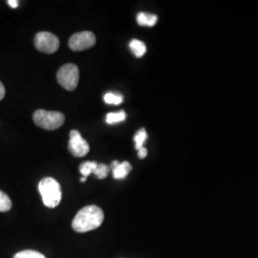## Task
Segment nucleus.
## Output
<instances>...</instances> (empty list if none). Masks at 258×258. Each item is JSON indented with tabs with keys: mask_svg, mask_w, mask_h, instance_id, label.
<instances>
[{
	"mask_svg": "<svg viewBox=\"0 0 258 258\" xmlns=\"http://www.w3.org/2000/svg\"><path fill=\"white\" fill-rule=\"evenodd\" d=\"M104 214L98 206H86L77 213L72 222V228L77 232H87L98 229L103 222Z\"/></svg>",
	"mask_w": 258,
	"mask_h": 258,
	"instance_id": "obj_1",
	"label": "nucleus"
},
{
	"mask_svg": "<svg viewBox=\"0 0 258 258\" xmlns=\"http://www.w3.org/2000/svg\"><path fill=\"white\" fill-rule=\"evenodd\" d=\"M38 189L43 203L48 208L54 209L60 203L62 196L61 186L55 179L50 177L42 179L38 184Z\"/></svg>",
	"mask_w": 258,
	"mask_h": 258,
	"instance_id": "obj_2",
	"label": "nucleus"
},
{
	"mask_svg": "<svg viewBox=\"0 0 258 258\" xmlns=\"http://www.w3.org/2000/svg\"><path fill=\"white\" fill-rule=\"evenodd\" d=\"M33 119L37 126L46 130H55L64 123L65 116L57 111L38 109L34 113Z\"/></svg>",
	"mask_w": 258,
	"mask_h": 258,
	"instance_id": "obj_3",
	"label": "nucleus"
},
{
	"mask_svg": "<svg viewBox=\"0 0 258 258\" xmlns=\"http://www.w3.org/2000/svg\"><path fill=\"white\" fill-rule=\"evenodd\" d=\"M56 79L58 83L66 90L73 91L80 81V71L77 65L68 63L60 67L57 71Z\"/></svg>",
	"mask_w": 258,
	"mask_h": 258,
	"instance_id": "obj_4",
	"label": "nucleus"
},
{
	"mask_svg": "<svg viewBox=\"0 0 258 258\" xmlns=\"http://www.w3.org/2000/svg\"><path fill=\"white\" fill-rule=\"evenodd\" d=\"M35 46L42 53L53 54L59 47V39L51 33L40 32L35 37Z\"/></svg>",
	"mask_w": 258,
	"mask_h": 258,
	"instance_id": "obj_5",
	"label": "nucleus"
},
{
	"mask_svg": "<svg viewBox=\"0 0 258 258\" xmlns=\"http://www.w3.org/2000/svg\"><path fill=\"white\" fill-rule=\"evenodd\" d=\"M96 44V37L91 32L77 33L70 37L69 47L73 51H83Z\"/></svg>",
	"mask_w": 258,
	"mask_h": 258,
	"instance_id": "obj_6",
	"label": "nucleus"
},
{
	"mask_svg": "<svg viewBox=\"0 0 258 258\" xmlns=\"http://www.w3.org/2000/svg\"><path fill=\"white\" fill-rule=\"evenodd\" d=\"M68 148L71 154L75 157L81 158L88 154L90 147L88 143L82 137L81 133L77 130H72L70 132V141L68 144Z\"/></svg>",
	"mask_w": 258,
	"mask_h": 258,
	"instance_id": "obj_7",
	"label": "nucleus"
},
{
	"mask_svg": "<svg viewBox=\"0 0 258 258\" xmlns=\"http://www.w3.org/2000/svg\"><path fill=\"white\" fill-rule=\"evenodd\" d=\"M109 167L112 170L114 179H116V180H122V179L126 178L129 172L132 170V166L128 162L119 163L118 161H113Z\"/></svg>",
	"mask_w": 258,
	"mask_h": 258,
	"instance_id": "obj_8",
	"label": "nucleus"
},
{
	"mask_svg": "<svg viewBox=\"0 0 258 258\" xmlns=\"http://www.w3.org/2000/svg\"><path fill=\"white\" fill-rule=\"evenodd\" d=\"M158 21V17L153 14L141 12L137 15V22L140 26L153 27Z\"/></svg>",
	"mask_w": 258,
	"mask_h": 258,
	"instance_id": "obj_9",
	"label": "nucleus"
},
{
	"mask_svg": "<svg viewBox=\"0 0 258 258\" xmlns=\"http://www.w3.org/2000/svg\"><path fill=\"white\" fill-rule=\"evenodd\" d=\"M129 47H130L132 53L136 55L137 57H142L143 55L147 53L146 44L143 41L138 40V39L131 40V42L129 43Z\"/></svg>",
	"mask_w": 258,
	"mask_h": 258,
	"instance_id": "obj_10",
	"label": "nucleus"
},
{
	"mask_svg": "<svg viewBox=\"0 0 258 258\" xmlns=\"http://www.w3.org/2000/svg\"><path fill=\"white\" fill-rule=\"evenodd\" d=\"M125 119H126V113L123 110H120L119 112H115V113H108L106 115L105 120L109 124H114L117 122L123 121Z\"/></svg>",
	"mask_w": 258,
	"mask_h": 258,
	"instance_id": "obj_11",
	"label": "nucleus"
},
{
	"mask_svg": "<svg viewBox=\"0 0 258 258\" xmlns=\"http://www.w3.org/2000/svg\"><path fill=\"white\" fill-rule=\"evenodd\" d=\"M148 139V133L145 128H141L134 136V142H135V148L140 150L141 148H144V145Z\"/></svg>",
	"mask_w": 258,
	"mask_h": 258,
	"instance_id": "obj_12",
	"label": "nucleus"
},
{
	"mask_svg": "<svg viewBox=\"0 0 258 258\" xmlns=\"http://www.w3.org/2000/svg\"><path fill=\"white\" fill-rule=\"evenodd\" d=\"M97 166L98 164L96 162H84L80 166V172L83 177L87 178L90 174L94 173Z\"/></svg>",
	"mask_w": 258,
	"mask_h": 258,
	"instance_id": "obj_13",
	"label": "nucleus"
},
{
	"mask_svg": "<svg viewBox=\"0 0 258 258\" xmlns=\"http://www.w3.org/2000/svg\"><path fill=\"white\" fill-rule=\"evenodd\" d=\"M104 102L107 104H115L119 105L121 102H123V97L120 94H115V93H106L103 97Z\"/></svg>",
	"mask_w": 258,
	"mask_h": 258,
	"instance_id": "obj_14",
	"label": "nucleus"
},
{
	"mask_svg": "<svg viewBox=\"0 0 258 258\" xmlns=\"http://www.w3.org/2000/svg\"><path fill=\"white\" fill-rule=\"evenodd\" d=\"M13 204L9 196L0 190V212H9Z\"/></svg>",
	"mask_w": 258,
	"mask_h": 258,
	"instance_id": "obj_15",
	"label": "nucleus"
},
{
	"mask_svg": "<svg viewBox=\"0 0 258 258\" xmlns=\"http://www.w3.org/2000/svg\"><path fill=\"white\" fill-rule=\"evenodd\" d=\"M14 258H46L42 253L33 249H25L18 252Z\"/></svg>",
	"mask_w": 258,
	"mask_h": 258,
	"instance_id": "obj_16",
	"label": "nucleus"
},
{
	"mask_svg": "<svg viewBox=\"0 0 258 258\" xmlns=\"http://www.w3.org/2000/svg\"><path fill=\"white\" fill-rule=\"evenodd\" d=\"M110 172V167L104 164H98L97 168L94 171V175L96 176L98 179H104L106 178Z\"/></svg>",
	"mask_w": 258,
	"mask_h": 258,
	"instance_id": "obj_17",
	"label": "nucleus"
},
{
	"mask_svg": "<svg viewBox=\"0 0 258 258\" xmlns=\"http://www.w3.org/2000/svg\"><path fill=\"white\" fill-rule=\"evenodd\" d=\"M138 156L140 159H145L148 156V149L146 148H141L138 150Z\"/></svg>",
	"mask_w": 258,
	"mask_h": 258,
	"instance_id": "obj_18",
	"label": "nucleus"
},
{
	"mask_svg": "<svg viewBox=\"0 0 258 258\" xmlns=\"http://www.w3.org/2000/svg\"><path fill=\"white\" fill-rule=\"evenodd\" d=\"M7 3L9 4L10 7L14 8V9L19 7V2L18 0H9V1H7Z\"/></svg>",
	"mask_w": 258,
	"mask_h": 258,
	"instance_id": "obj_19",
	"label": "nucleus"
},
{
	"mask_svg": "<svg viewBox=\"0 0 258 258\" xmlns=\"http://www.w3.org/2000/svg\"><path fill=\"white\" fill-rule=\"evenodd\" d=\"M4 96H5V87H4L3 83L0 82V101L3 100Z\"/></svg>",
	"mask_w": 258,
	"mask_h": 258,
	"instance_id": "obj_20",
	"label": "nucleus"
},
{
	"mask_svg": "<svg viewBox=\"0 0 258 258\" xmlns=\"http://www.w3.org/2000/svg\"><path fill=\"white\" fill-rule=\"evenodd\" d=\"M85 181H86V178H85V177H83V178L81 179V182H82V183H84Z\"/></svg>",
	"mask_w": 258,
	"mask_h": 258,
	"instance_id": "obj_21",
	"label": "nucleus"
}]
</instances>
